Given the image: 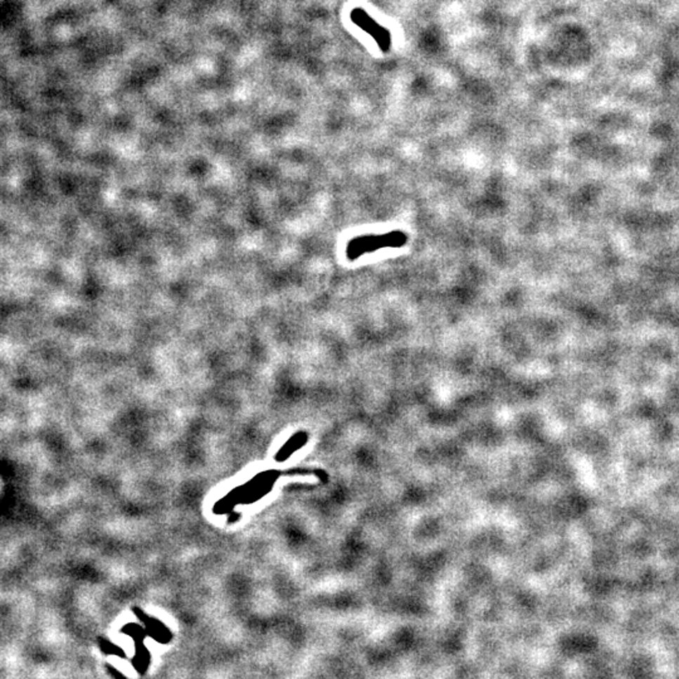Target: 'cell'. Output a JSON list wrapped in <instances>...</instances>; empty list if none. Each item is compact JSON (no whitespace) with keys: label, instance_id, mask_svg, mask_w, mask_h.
<instances>
[{"label":"cell","instance_id":"cell-1","mask_svg":"<svg viewBox=\"0 0 679 679\" xmlns=\"http://www.w3.org/2000/svg\"><path fill=\"white\" fill-rule=\"evenodd\" d=\"M408 242V235L400 230L380 235H359L348 243L346 256L350 261L359 258L365 253H373L383 248H400Z\"/></svg>","mask_w":679,"mask_h":679},{"label":"cell","instance_id":"cell-2","mask_svg":"<svg viewBox=\"0 0 679 679\" xmlns=\"http://www.w3.org/2000/svg\"><path fill=\"white\" fill-rule=\"evenodd\" d=\"M350 15H351V20L354 22L355 25H357L361 29L365 30L367 34L373 37L375 42L383 52H388L390 49L391 37L389 30L385 29L384 27H381L364 9L356 8Z\"/></svg>","mask_w":679,"mask_h":679}]
</instances>
